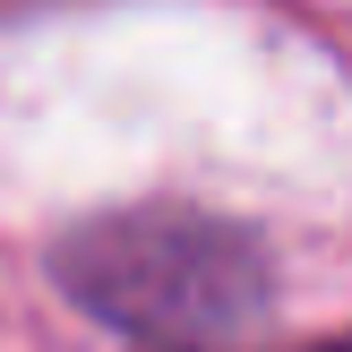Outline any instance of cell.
<instances>
[{
    "label": "cell",
    "instance_id": "1",
    "mask_svg": "<svg viewBox=\"0 0 352 352\" xmlns=\"http://www.w3.org/2000/svg\"><path fill=\"white\" fill-rule=\"evenodd\" d=\"M52 275L86 318L138 336L146 352H223L275 309L267 241L189 198H146L69 223Z\"/></svg>",
    "mask_w": 352,
    "mask_h": 352
},
{
    "label": "cell",
    "instance_id": "2",
    "mask_svg": "<svg viewBox=\"0 0 352 352\" xmlns=\"http://www.w3.org/2000/svg\"><path fill=\"white\" fill-rule=\"evenodd\" d=\"M309 352H352V344H309Z\"/></svg>",
    "mask_w": 352,
    "mask_h": 352
},
{
    "label": "cell",
    "instance_id": "3",
    "mask_svg": "<svg viewBox=\"0 0 352 352\" xmlns=\"http://www.w3.org/2000/svg\"><path fill=\"white\" fill-rule=\"evenodd\" d=\"M9 9H43V0H9Z\"/></svg>",
    "mask_w": 352,
    "mask_h": 352
}]
</instances>
